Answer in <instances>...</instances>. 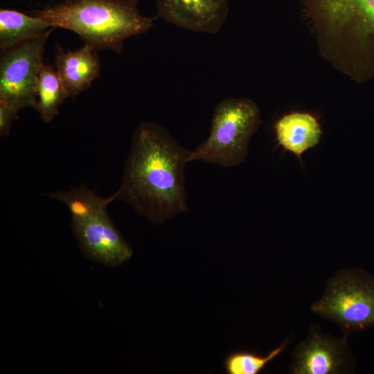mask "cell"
I'll use <instances>...</instances> for the list:
<instances>
[{"mask_svg": "<svg viewBox=\"0 0 374 374\" xmlns=\"http://www.w3.org/2000/svg\"><path fill=\"white\" fill-rule=\"evenodd\" d=\"M37 105L35 110L45 123L51 121L58 114V107L67 94L56 70L42 64L36 84Z\"/></svg>", "mask_w": 374, "mask_h": 374, "instance_id": "4fadbf2b", "label": "cell"}, {"mask_svg": "<svg viewBox=\"0 0 374 374\" xmlns=\"http://www.w3.org/2000/svg\"><path fill=\"white\" fill-rule=\"evenodd\" d=\"M139 0H66L31 12L53 27L77 33L96 50L121 53L126 38L148 32L154 17L140 14Z\"/></svg>", "mask_w": 374, "mask_h": 374, "instance_id": "7a4b0ae2", "label": "cell"}, {"mask_svg": "<svg viewBox=\"0 0 374 374\" xmlns=\"http://www.w3.org/2000/svg\"><path fill=\"white\" fill-rule=\"evenodd\" d=\"M67 206L72 229L82 253L108 267L130 259L132 249L109 218L107 208L112 196L104 197L85 186L48 195Z\"/></svg>", "mask_w": 374, "mask_h": 374, "instance_id": "3957f363", "label": "cell"}, {"mask_svg": "<svg viewBox=\"0 0 374 374\" xmlns=\"http://www.w3.org/2000/svg\"><path fill=\"white\" fill-rule=\"evenodd\" d=\"M317 24L333 32L346 30L374 38V0H304Z\"/></svg>", "mask_w": 374, "mask_h": 374, "instance_id": "ba28073f", "label": "cell"}, {"mask_svg": "<svg viewBox=\"0 0 374 374\" xmlns=\"http://www.w3.org/2000/svg\"><path fill=\"white\" fill-rule=\"evenodd\" d=\"M260 123V112L253 100L223 99L214 109L208 137L191 151L188 161L225 168L240 165L247 157L250 139Z\"/></svg>", "mask_w": 374, "mask_h": 374, "instance_id": "277c9868", "label": "cell"}, {"mask_svg": "<svg viewBox=\"0 0 374 374\" xmlns=\"http://www.w3.org/2000/svg\"><path fill=\"white\" fill-rule=\"evenodd\" d=\"M21 42L1 51L0 59V102L15 111L26 107L35 109L36 84L43 55L50 34Z\"/></svg>", "mask_w": 374, "mask_h": 374, "instance_id": "8992f818", "label": "cell"}, {"mask_svg": "<svg viewBox=\"0 0 374 374\" xmlns=\"http://www.w3.org/2000/svg\"><path fill=\"white\" fill-rule=\"evenodd\" d=\"M17 112L4 103L0 102V136L9 134L12 123L17 118Z\"/></svg>", "mask_w": 374, "mask_h": 374, "instance_id": "9a60e30c", "label": "cell"}, {"mask_svg": "<svg viewBox=\"0 0 374 374\" xmlns=\"http://www.w3.org/2000/svg\"><path fill=\"white\" fill-rule=\"evenodd\" d=\"M311 311L336 323L346 339L374 327V278L359 269H341L326 282Z\"/></svg>", "mask_w": 374, "mask_h": 374, "instance_id": "5b68a950", "label": "cell"}, {"mask_svg": "<svg viewBox=\"0 0 374 374\" xmlns=\"http://www.w3.org/2000/svg\"><path fill=\"white\" fill-rule=\"evenodd\" d=\"M291 355L288 372L292 374H344L355 366L347 339L326 334L315 324Z\"/></svg>", "mask_w": 374, "mask_h": 374, "instance_id": "52a82bcc", "label": "cell"}, {"mask_svg": "<svg viewBox=\"0 0 374 374\" xmlns=\"http://www.w3.org/2000/svg\"><path fill=\"white\" fill-rule=\"evenodd\" d=\"M290 341L289 338L285 339L265 355L248 350L234 351L226 357L224 369L228 374H258L286 348Z\"/></svg>", "mask_w": 374, "mask_h": 374, "instance_id": "5bb4252c", "label": "cell"}, {"mask_svg": "<svg viewBox=\"0 0 374 374\" xmlns=\"http://www.w3.org/2000/svg\"><path fill=\"white\" fill-rule=\"evenodd\" d=\"M275 129L278 143L299 158L319 143L322 134L317 119L302 112L284 116L276 123Z\"/></svg>", "mask_w": 374, "mask_h": 374, "instance_id": "8fae6325", "label": "cell"}, {"mask_svg": "<svg viewBox=\"0 0 374 374\" xmlns=\"http://www.w3.org/2000/svg\"><path fill=\"white\" fill-rule=\"evenodd\" d=\"M53 27L45 20L21 12L0 10V48L6 51L15 46L39 37Z\"/></svg>", "mask_w": 374, "mask_h": 374, "instance_id": "7c38bea8", "label": "cell"}, {"mask_svg": "<svg viewBox=\"0 0 374 374\" xmlns=\"http://www.w3.org/2000/svg\"><path fill=\"white\" fill-rule=\"evenodd\" d=\"M157 15L184 29L215 34L229 13V0H157Z\"/></svg>", "mask_w": 374, "mask_h": 374, "instance_id": "9c48e42d", "label": "cell"}, {"mask_svg": "<svg viewBox=\"0 0 374 374\" xmlns=\"http://www.w3.org/2000/svg\"><path fill=\"white\" fill-rule=\"evenodd\" d=\"M190 152L163 126L141 122L132 136L113 200L125 202L156 224L187 211L184 170Z\"/></svg>", "mask_w": 374, "mask_h": 374, "instance_id": "6da1fadb", "label": "cell"}, {"mask_svg": "<svg viewBox=\"0 0 374 374\" xmlns=\"http://www.w3.org/2000/svg\"><path fill=\"white\" fill-rule=\"evenodd\" d=\"M96 51L87 44L73 51L56 48V71L68 97H75L87 89L100 76V64Z\"/></svg>", "mask_w": 374, "mask_h": 374, "instance_id": "30bf717a", "label": "cell"}]
</instances>
